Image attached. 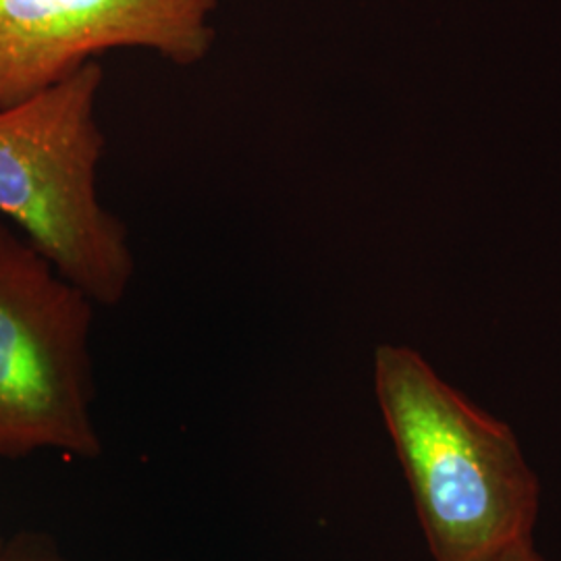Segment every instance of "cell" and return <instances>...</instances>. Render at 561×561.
<instances>
[{"mask_svg":"<svg viewBox=\"0 0 561 561\" xmlns=\"http://www.w3.org/2000/svg\"><path fill=\"white\" fill-rule=\"evenodd\" d=\"M375 396L433 561H497L535 545L541 484L507 422L408 345L377 347Z\"/></svg>","mask_w":561,"mask_h":561,"instance_id":"cell-1","label":"cell"},{"mask_svg":"<svg viewBox=\"0 0 561 561\" xmlns=\"http://www.w3.org/2000/svg\"><path fill=\"white\" fill-rule=\"evenodd\" d=\"M102 83L101 60H90L41 94L0 108V219L96 306H117L136 275V256L125 222L99 196Z\"/></svg>","mask_w":561,"mask_h":561,"instance_id":"cell-2","label":"cell"},{"mask_svg":"<svg viewBox=\"0 0 561 561\" xmlns=\"http://www.w3.org/2000/svg\"><path fill=\"white\" fill-rule=\"evenodd\" d=\"M94 301L0 219V456L96 458Z\"/></svg>","mask_w":561,"mask_h":561,"instance_id":"cell-3","label":"cell"},{"mask_svg":"<svg viewBox=\"0 0 561 561\" xmlns=\"http://www.w3.org/2000/svg\"><path fill=\"white\" fill-rule=\"evenodd\" d=\"M219 0H0V108L27 101L108 50L178 67L208 59Z\"/></svg>","mask_w":561,"mask_h":561,"instance_id":"cell-4","label":"cell"},{"mask_svg":"<svg viewBox=\"0 0 561 561\" xmlns=\"http://www.w3.org/2000/svg\"><path fill=\"white\" fill-rule=\"evenodd\" d=\"M497 561H545L541 556L537 553V549H535V545L533 547H526V549H522V551H516V553H512V556H505L502 560Z\"/></svg>","mask_w":561,"mask_h":561,"instance_id":"cell-5","label":"cell"},{"mask_svg":"<svg viewBox=\"0 0 561 561\" xmlns=\"http://www.w3.org/2000/svg\"><path fill=\"white\" fill-rule=\"evenodd\" d=\"M0 561H44L36 556H27V553H9L7 549H2L0 553Z\"/></svg>","mask_w":561,"mask_h":561,"instance_id":"cell-6","label":"cell"},{"mask_svg":"<svg viewBox=\"0 0 561 561\" xmlns=\"http://www.w3.org/2000/svg\"><path fill=\"white\" fill-rule=\"evenodd\" d=\"M2 549H4V545H2V542H0V553H2Z\"/></svg>","mask_w":561,"mask_h":561,"instance_id":"cell-7","label":"cell"}]
</instances>
